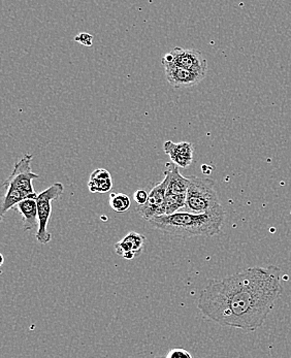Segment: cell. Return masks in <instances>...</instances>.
Returning a JSON list of instances; mask_svg holds the SVG:
<instances>
[{"label":"cell","instance_id":"obj_3","mask_svg":"<svg viewBox=\"0 0 291 358\" xmlns=\"http://www.w3.org/2000/svg\"><path fill=\"white\" fill-rule=\"evenodd\" d=\"M185 208L193 214L225 211L215 189V182L194 176L189 178Z\"/></svg>","mask_w":291,"mask_h":358},{"label":"cell","instance_id":"obj_12","mask_svg":"<svg viewBox=\"0 0 291 358\" xmlns=\"http://www.w3.org/2000/svg\"><path fill=\"white\" fill-rule=\"evenodd\" d=\"M166 171L164 173L169 176L167 193L175 195H187L189 178L183 177L180 173L179 166L175 164H167Z\"/></svg>","mask_w":291,"mask_h":358},{"label":"cell","instance_id":"obj_9","mask_svg":"<svg viewBox=\"0 0 291 358\" xmlns=\"http://www.w3.org/2000/svg\"><path fill=\"white\" fill-rule=\"evenodd\" d=\"M145 236L136 231H130L125 238L115 244V251L127 260L134 259L141 255L146 245Z\"/></svg>","mask_w":291,"mask_h":358},{"label":"cell","instance_id":"obj_17","mask_svg":"<svg viewBox=\"0 0 291 358\" xmlns=\"http://www.w3.org/2000/svg\"><path fill=\"white\" fill-rule=\"evenodd\" d=\"M75 42L81 43L85 47H91L93 45V36L87 32H81L75 36Z\"/></svg>","mask_w":291,"mask_h":358},{"label":"cell","instance_id":"obj_20","mask_svg":"<svg viewBox=\"0 0 291 358\" xmlns=\"http://www.w3.org/2000/svg\"><path fill=\"white\" fill-rule=\"evenodd\" d=\"M154 358H166V357H154Z\"/></svg>","mask_w":291,"mask_h":358},{"label":"cell","instance_id":"obj_19","mask_svg":"<svg viewBox=\"0 0 291 358\" xmlns=\"http://www.w3.org/2000/svg\"><path fill=\"white\" fill-rule=\"evenodd\" d=\"M166 358H192L191 357L190 353L187 352V351L184 350V349H173V350L169 351L167 353L166 357Z\"/></svg>","mask_w":291,"mask_h":358},{"label":"cell","instance_id":"obj_16","mask_svg":"<svg viewBox=\"0 0 291 358\" xmlns=\"http://www.w3.org/2000/svg\"><path fill=\"white\" fill-rule=\"evenodd\" d=\"M110 206L115 212L125 213L132 206V201L125 193H112L110 195Z\"/></svg>","mask_w":291,"mask_h":358},{"label":"cell","instance_id":"obj_11","mask_svg":"<svg viewBox=\"0 0 291 358\" xmlns=\"http://www.w3.org/2000/svg\"><path fill=\"white\" fill-rule=\"evenodd\" d=\"M14 210L21 214L24 231H29L36 229V227H38V212L36 199H24L14 208Z\"/></svg>","mask_w":291,"mask_h":358},{"label":"cell","instance_id":"obj_18","mask_svg":"<svg viewBox=\"0 0 291 358\" xmlns=\"http://www.w3.org/2000/svg\"><path fill=\"white\" fill-rule=\"evenodd\" d=\"M149 199V193L145 189H139L136 191L134 195V199L138 206H144Z\"/></svg>","mask_w":291,"mask_h":358},{"label":"cell","instance_id":"obj_5","mask_svg":"<svg viewBox=\"0 0 291 358\" xmlns=\"http://www.w3.org/2000/svg\"><path fill=\"white\" fill-rule=\"evenodd\" d=\"M32 159L34 156L31 154L24 155L20 162L15 164L14 171L10 177L3 182V187L12 186L27 195L29 199H36L38 194H36L34 190L32 181L34 179H40V176L31 171Z\"/></svg>","mask_w":291,"mask_h":358},{"label":"cell","instance_id":"obj_14","mask_svg":"<svg viewBox=\"0 0 291 358\" xmlns=\"http://www.w3.org/2000/svg\"><path fill=\"white\" fill-rule=\"evenodd\" d=\"M27 199H29V197L24 194L21 191L16 189L15 187H12V186H6V193H4L1 201V213H0L1 218L6 215V213L8 212V210L14 209L19 203Z\"/></svg>","mask_w":291,"mask_h":358},{"label":"cell","instance_id":"obj_1","mask_svg":"<svg viewBox=\"0 0 291 358\" xmlns=\"http://www.w3.org/2000/svg\"><path fill=\"white\" fill-rule=\"evenodd\" d=\"M278 266L247 268L221 280H211L199 294L197 308L210 320L232 329L255 331L273 311L283 292Z\"/></svg>","mask_w":291,"mask_h":358},{"label":"cell","instance_id":"obj_15","mask_svg":"<svg viewBox=\"0 0 291 358\" xmlns=\"http://www.w3.org/2000/svg\"><path fill=\"white\" fill-rule=\"evenodd\" d=\"M186 196L187 195H175L166 192V201H164L166 215L176 214V213L179 212V210L185 208Z\"/></svg>","mask_w":291,"mask_h":358},{"label":"cell","instance_id":"obj_8","mask_svg":"<svg viewBox=\"0 0 291 358\" xmlns=\"http://www.w3.org/2000/svg\"><path fill=\"white\" fill-rule=\"evenodd\" d=\"M162 65L166 71L167 81L175 88H188V87L195 86L205 79V76L191 73L187 69H181L171 62H162Z\"/></svg>","mask_w":291,"mask_h":358},{"label":"cell","instance_id":"obj_10","mask_svg":"<svg viewBox=\"0 0 291 358\" xmlns=\"http://www.w3.org/2000/svg\"><path fill=\"white\" fill-rule=\"evenodd\" d=\"M164 152L171 157L173 164L179 168L186 169L192 164L194 148L191 143H173L166 141L164 144Z\"/></svg>","mask_w":291,"mask_h":358},{"label":"cell","instance_id":"obj_7","mask_svg":"<svg viewBox=\"0 0 291 358\" xmlns=\"http://www.w3.org/2000/svg\"><path fill=\"white\" fill-rule=\"evenodd\" d=\"M167 185H169V176L164 173V180L150 191L149 199L146 205L136 207L138 214L148 222L156 217L166 215L164 201H166Z\"/></svg>","mask_w":291,"mask_h":358},{"label":"cell","instance_id":"obj_4","mask_svg":"<svg viewBox=\"0 0 291 358\" xmlns=\"http://www.w3.org/2000/svg\"><path fill=\"white\" fill-rule=\"evenodd\" d=\"M64 192V185L56 182L45 191L38 195V227L36 238L38 243L47 245L51 242L52 234L48 231V223L52 212V201H57Z\"/></svg>","mask_w":291,"mask_h":358},{"label":"cell","instance_id":"obj_13","mask_svg":"<svg viewBox=\"0 0 291 358\" xmlns=\"http://www.w3.org/2000/svg\"><path fill=\"white\" fill-rule=\"evenodd\" d=\"M88 187L92 193H106L112 189L113 180L110 171L104 169L93 171L89 178Z\"/></svg>","mask_w":291,"mask_h":358},{"label":"cell","instance_id":"obj_6","mask_svg":"<svg viewBox=\"0 0 291 358\" xmlns=\"http://www.w3.org/2000/svg\"><path fill=\"white\" fill-rule=\"evenodd\" d=\"M162 62H171L197 75H207L208 62L199 50L176 47L162 57Z\"/></svg>","mask_w":291,"mask_h":358},{"label":"cell","instance_id":"obj_2","mask_svg":"<svg viewBox=\"0 0 291 358\" xmlns=\"http://www.w3.org/2000/svg\"><path fill=\"white\" fill-rule=\"evenodd\" d=\"M225 211L193 214L178 212L173 215L156 217L149 221L150 225L162 234L175 238L214 236L222 229Z\"/></svg>","mask_w":291,"mask_h":358}]
</instances>
